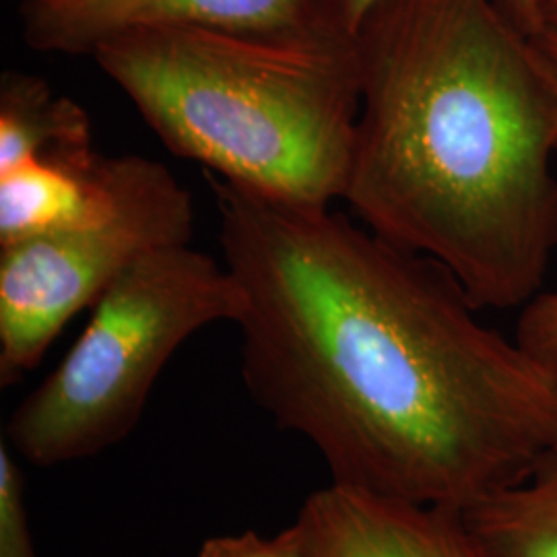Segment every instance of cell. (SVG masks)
<instances>
[{
    "label": "cell",
    "instance_id": "obj_1",
    "mask_svg": "<svg viewBox=\"0 0 557 557\" xmlns=\"http://www.w3.org/2000/svg\"><path fill=\"white\" fill-rule=\"evenodd\" d=\"M242 292V380L333 483L465 512L557 444V376L436 260L331 207L207 174Z\"/></svg>",
    "mask_w": 557,
    "mask_h": 557
},
{
    "label": "cell",
    "instance_id": "obj_2",
    "mask_svg": "<svg viewBox=\"0 0 557 557\" xmlns=\"http://www.w3.org/2000/svg\"><path fill=\"white\" fill-rule=\"evenodd\" d=\"M359 114L343 200L448 269L479 310H517L557 250V108L498 0H384L356 34Z\"/></svg>",
    "mask_w": 557,
    "mask_h": 557
},
{
    "label": "cell",
    "instance_id": "obj_3",
    "mask_svg": "<svg viewBox=\"0 0 557 557\" xmlns=\"http://www.w3.org/2000/svg\"><path fill=\"white\" fill-rule=\"evenodd\" d=\"M91 59L161 143L273 199L345 197L359 114L356 38L149 27Z\"/></svg>",
    "mask_w": 557,
    "mask_h": 557
},
{
    "label": "cell",
    "instance_id": "obj_4",
    "mask_svg": "<svg viewBox=\"0 0 557 557\" xmlns=\"http://www.w3.org/2000/svg\"><path fill=\"white\" fill-rule=\"evenodd\" d=\"M239 314L242 292L225 262L190 244L143 257L101 294L59 368L11 413L4 442L46 469L98 457L137 428L180 347Z\"/></svg>",
    "mask_w": 557,
    "mask_h": 557
},
{
    "label": "cell",
    "instance_id": "obj_5",
    "mask_svg": "<svg viewBox=\"0 0 557 557\" xmlns=\"http://www.w3.org/2000/svg\"><path fill=\"white\" fill-rule=\"evenodd\" d=\"M193 236L190 190L160 161L122 156L119 195L108 211L0 246V384L32 372L69 320L137 260L188 246Z\"/></svg>",
    "mask_w": 557,
    "mask_h": 557
},
{
    "label": "cell",
    "instance_id": "obj_6",
    "mask_svg": "<svg viewBox=\"0 0 557 557\" xmlns=\"http://www.w3.org/2000/svg\"><path fill=\"white\" fill-rule=\"evenodd\" d=\"M21 23L34 50L75 57H91L103 41L149 27L329 32L319 23L314 0H21Z\"/></svg>",
    "mask_w": 557,
    "mask_h": 557
},
{
    "label": "cell",
    "instance_id": "obj_7",
    "mask_svg": "<svg viewBox=\"0 0 557 557\" xmlns=\"http://www.w3.org/2000/svg\"><path fill=\"white\" fill-rule=\"evenodd\" d=\"M308 557H479L462 515L331 483L301 506Z\"/></svg>",
    "mask_w": 557,
    "mask_h": 557
},
{
    "label": "cell",
    "instance_id": "obj_8",
    "mask_svg": "<svg viewBox=\"0 0 557 557\" xmlns=\"http://www.w3.org/2000/svg\"><path fill=\"white\" fill-rule=\"evenodd\" d=\"M122 156L41 158L0 174V246L79 225L119 195Z\"/></svg>",
    "mask_w": 557,
    "mask_h": 557
},
{
    "label": "cell",
    "instance_id": "obj_9",
    "mask_svg": "<svg viewBox=\"0 0 557 557\" xmlns=\"http://www.w3.org/2000/svg\"><path fill=\"white\" fill-rule=\"evenodd\" d=\"M96 153L89 114L34 75L9 71L0 81V174L41 158Z\"/></svg>",
    "mask_w": 557,
    "mask_h": 557
},
{
    "label": "cell",
    "instance_id": "obj_10",
    "mask_svg": "<svg viewBox=\"0 0 557 557\" xmlns=\"http://www.w3.org/2000/svg\"><path fill=\"white\" fill-rule=\"evenodd\" d=\"M462 515L479 557H557V444Z\"/></svg>",
    "mask_w": 557,
    "mask_h": 557
},
{
    "label": "cell",
    "instance_id": "obj_11",
    "mask_svg": "<svg viewBox=\"0 0 557 557\" xmlns=\"http://www.w3.org/2000/svg\"><path fill=\"white\" fill-rule=\"evenodd\" d=\"M0 557H38L15 453L0 442Z\"/></svg>",
    "mask_w": 557,
    "mask_h": 557
},
{
    "label": "cell",
    "instance_id": "obj_12",
    "mask_svg": "<svg viewBox=\"0 0 557 557\" xmlns=\"http://www.w3.org/2000/svg\"><path fill=\"white\" fill-rule=\"evenodd\" d=\"M515 338L529 356L557 376V287H543L520 308Z\"/></svg>",
    "mask_w": 557,
    "mask_h": 557
},
{
    "label": "cell",
    "instance_id": "obj_13",
    "mask_svg": "<svg viewBox=\"0 0 557 557\" xmlns=\"http://www.w3.org/2000/svg\"><path fill=\"white\" fill-rule=\"evenodd\" d=\"M197 557H308L306 537L298 520L273 537L255 531L207 539Z\"/></svg>",
    "mask_w": 557,
    "mask_h": 557
},
{
    "label": "cell",
    "instance_id": "obj_14",
    "mask_svg": "<svg viewBox=\"0 0 557 557\" xmlns=\"http://www.w3.org/2000/svg\"><path fill=\"white\" fill-rule=\"evenodd\" d=\"M384 0H314L319 23L338 36L356 38L361 23Z\"/></svg>",
    "mask_w": 557,
    "mask_h": 557
},
{
    "label": "cell",
    "instance_id": "obj_15",
    "mask_svg": "<svg viewBox=\"0 0 557 557\" xmlns=\"http://www.w3.org/2000/svg\"><path fill=\"white\" fill-rule=\"evenodd\" d=\"M498 4L524 36H535L545 27V0H498Z\"/></svg>",
    "mask_w": 557,
    "mask_h": 557
},
{
    "label": "cell",
    "instance_id": "obj_16",
    "mask_svg": "<svg viewBox=\"0 0 557 557\" xmlns=\"http://www.w3.org/2000/svg\"><path fill=\"white\" fill-rule=\"evenodd\" d=\"M531 46H533V54L537 59L539 69L543 73V77L547 81L557 108V34L543 27L535 36H529ZM557 145V128H556Z\"/></svg>",
    "mask_w": 557,
    "mask_h": 557
},
{
    "label": "cell",
    "instance_id": "obj_17",
    "mask_svg": "<svg viewBox=\"0 0 557 557\" xmlns=\"http://www.w3.org/2000/svg\"><path fill=\"white\" fill-rule=\"evenodd\" d=\"M545 27L557 34V0H545Z\"/></svg>",
    "mask_w": 557,
    "mask_h": 557
}]
</instances>
